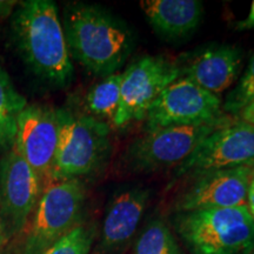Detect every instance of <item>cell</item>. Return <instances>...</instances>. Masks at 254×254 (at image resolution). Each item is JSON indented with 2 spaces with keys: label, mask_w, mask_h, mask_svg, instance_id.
Masks as SVG:
<instances>
[{
  "label": "cell",
  "mask_w": 254,
  "mask_h": 254,
  "mask_svg": "<svg viewBox=\"0 0 254 254\" xmlns=\"http://www.w3.org/2000/svg\"><path fill=\"white\" fill-rule=\"evenodd\" d=\"M123 72L107 75L90 88L85 98V106L90 116L113 124L120 103V85Z\"/></svg>",
  "instance_id": "obj_17"
},
{
  "label": "cell",
  "mask_w": 254,
  "mask_h": 254,
  "mask_svg": "<svg viewBox=\"0 0 254 254\" xmlns=\"http://www.w3.org/2000/svg\"><path fill=\"white\" fill-rule=\"evenodd\" d=\"M220 97L189 79L171 82L152 104L146 117V129L176 125H200L224 118Z\"/></svg>",
  "instance_id": "obj_8"
},
{
  "label": "cell",
  "mask_w": 254,
  "mask_h": 254,
  "mask_svg": "<svg viewBox=\"0 0 254 254\" xmlns=\"http://www.w3.org/2000/svg\"><path fill=\"white\" fill-rule=\"evenodd\" d=\"M134 254H180V249L170 227L160 219H154L139 236Z\"/></svg>",
  "instance_id": "obj_18"
},
{
  "label": "cell",
  "mask_w": 254,
  "mask_h": 254,
  "mask_svg": "<svg viewBox=\"0 0 254 254\" xmlns=\"http://www.w3.org/2000/svg\"><path fill=\"white\" fill-rule=\"evenodd\" d=\"M250 254H254V250H253V251H252V252H251Z\"/></svg>",
  "instance_id": "obj_26"
},
{
  "label": "cell",
  "mask_w": 254,
  "mask_h": 254,
  "mask_svg": "<svg viewBox=\"0 0 254 254\" xmlns=\"http://www.w3.org/2000/svg\"><path fill=\"white\" fill-rule=\"evenodd\" d=\"M247 207H249L250 213L254 218V179L251 180L249 193H247Z\"/></svg>",
  "instance_id": "obj_23"
},
{
  "label": "cell",
  "mask_w": 254,
  "mask_h": 254,
  "mask_svg": "<svg viewBox=\"0 0 254 254\" xmlns=\"http://www.w3.org/2000/svg\"><path fill=\"white\" fill-rule=\"evenodd\" d=\"M230 117L200 125H176L147 131L125 152V161L138 172L180 166L215 129L231 123Z\"/></svg>",
  "instance_id": "obj_6"
},
{
  "label": "cell",
  "mask_w": 254,
  "mask_h": 254,
  "mask_svg": "<svg viewBox=\"0 0 254 254\" xmlns=\"http://www.w3.org/2000/svg\"><path fill=\"white\" fill-rule=\"evenodd\" d=\"M63 28L69 56L97 77L117 73L134 47L131 28L98 5L68 4Z\"/></svg>",
  "instance_id": "obj_1"
},
{
  "label": "cell",
  "mask_w": 254,
  "mask_h": 254,
  "mask_svg": "<svg viewBox=\"0 0 254 254\" xmlns=\"http://www.w3.org/2000/svg\"><path fill=\"white\" fill-rule=\"evenodd\" d=\"M140 8L153 30L168 40L190 36L204 17L199 0H142Z\"/></svg>",
  "instance_id": "obj_15"
},
{
  "label": "cell",
  "mask_w": 254,
  "mask_h": 254,
  "mask_svg": "<svg viewBox=\"0 0 254 254\" xmlns=\"http://www.w3.org/2000/svg\"><path fill=\"white\" fill-rule=\"evenodd\" d=\"M26 106V99L0 67V151H8L13 146L19 116Z\"/></svg>",
  "instance_id": "obj_16"
},
{
  "label": "cell",
  "mask_w": 254,
  "mask_h": 254,
  "mask_svg": "<svg viewBox=\"0 0 254 254\" xmlns=\"http://www.w3.org/2000/svg\"><path fill=\"white\" fill-rule=\"evenodd\" d=\"M254 98V53L250 60L249 67L240 78L239 82L227 95V99L222 105V110L228 113L237 114Z\"/></svg>",
  "instance_id": "obj_20"
},
{
  "label": "cell",
  "mask_w": 254,
  "mask_h": 254,
  "mask_svg": "<svg viewBox=\"0 0 254 254\" xmlns=\"http://www.w3.org/2000/svg\"><path fill=\"white\" fill-rule=\"evenodd\" d=\"M147 201L148 190L140 187L117 192L107 207L99 241L92 254L122 253L138 230Z\"/></svg>",
  "instance_id": "obj_13"
},
{
  "label": "cell",
  "mask_w": 254,
  "mask_h": 254,
  "mask_svg": "<svg viewBox=\"0 0 254 254\" xmlns=\"http://www.w3.org/2000/svg\"><path fill=\"white\" fill-rule=\"evenodd\" d=\"M7 241L5 236V231H4V226H2V221H1V217H0V250L2 249L4 244Z\"/></svg>",
  "instance_id": "obj_24"
},
{
  "label": "cell",
  "mask_w": 254,
  "mask_h": 254,
  "mask_svg": "<svg viewBox=\"0 0 254 254\" xmlns=\"http://www.w3.org/2000/svg\"><path fill=\"white\" fill-rule=\"evenodd\" d=\"M43 190L36 171L12 146L0 160V217L6 239L26 228Z\"/></svg>",
  "instance_id": "obj_9"
},
{
  "label": "cell",
  "mask_w": 254,
  "mask_h": 254,
  "mask_svg": "<svg viewBox=\"0 0 254 254\" xmlns=\"http://www.w3.org/2000/svg\"><path fill=\"white\" fill-rule=\"evenodd\" d=\"M254 159V126L232 120L211 133L178 166L176 178L247 165Z\"/></svg>",
  "instance_id": "obj_10"
},
{
  "label": "cell",
  "mask_w": 254,
  "mask_h": 254,
  "mask_svg": "<svg viewBox=\"0 0 254 254\" xmlns=\"http://www.w3.org/2000/svg\"><path fill=\"white\" fill-rule=\"evenodd\" d=\"M85 186L80 179L50 183L43 190L20 254H44L81 224Z\"/></svg>",
  "instance_id": "obj_5"
},
{
  "label": "cell",
  "mask_w": 254,
  "mask_h": 254,
  "mask_svg": "<svg viewBox=\"0 0 254 254\" xmlns=\"http://www.w3.org/2000/svg\"><path fill=\"white\" fill-rule=\"evenodd\" d=\"M94 237L93 225L79 224L44 254H90Z\"/></svg>",
  "instance_id": "obj_19"
},
{
  "label": "cell",
  "mask_w": 254,
  "mask_h": 254,
  "mask_svg": "<svg viewBox=\"0 0 254 254\" xmlns=\"http://www.w3.org/2000/svg\"><path fill=\"white\" fill-rule=\"evenodd\" d=\"M58 112L59 141L50 183L80 179L97 172L111 151L110 125L90 114Z\"/></svg>",
  "instance_id": "obj_4"
},
{
  "label": "cell",
  "mask_w": 254,
  "mask_h": 254,
  "mask_svg": "<svg viewBox=\"0 0 254 254\" xmlns=\"http://www.w3.org/2000/svg\"><path fill=\"white\" fill-rule=\"evenodd\" d=\"M193 178V183L178 199V212L246 205L252 180L247 165L198 173Z\"/></svg>",
  "instance_id": "obj_12"
},
{
  "label": "cell",
  "mask_w": 254,
  "mask_h": 254,
  "mask_svg": "<svg viewBox=\"0 0 254 254\" xmlns=\"http://www.w3.org/2000/svg\"><path fill=\"white\" fill-rule=\"evenodd\" d=\"M174 226L192 254H250L254 218L247 205L178 212Z\"/></svg>",
  "instance_id": "obj_3"
},
{
  "label": "cell",
  "mask_w": 254,
  "mask_h": 254,
  "mask_svg": "<svg viewBox=\"0 0 254 254\" xmlns=\"http://www.w3.org/2000/svg\"><path fill=\"white\" fill-rule=\"evenodd\" d=\"M238 30H251L254 28V1L251 5V11L250 14L247 15L245 20H241L239 23H237Z\"/></svg>",
  "instance_id": "obj_22"
},
{
  "label": "cell",
  "mask_w": 254,
  "mask_h": 254,
  "mask_svg": "<svg viewBox=\"0 0 254 254\" xmlns=\"http://www.w3.org/2000/svg\"><path fill=\"white\" fill-rule=\"evenodd\" d=\"M12 30L21 58L38 78L62 87L71 82L74 68L55 2H21L13 15Z\"/></svg>",
  "instance_id": "obj_2"
},
{
  "label": "cell",
  "mask_w": 254,
  "mask_h": 254,
  "mask_svg": "<svg viewBox=\"0 0 254 254\" xmlns=\"http://www.w3.org/2000/svg\"><path fill=\"white\" fill-rule=\"evenodd\" d=\"M180 77L178 64L161 56H144L123 72L120 103L114 127L146 119L152 104L171 82Z\"/></svg>",
  "instance_id": "obj_7"
},
{
  "label": "cell",
  "mask_w": 254,
  "mask_h": 254,
  "mask_svg": "<svg viewBox=\"0 0 254 254\" xmlns=\"http://www.w3.org/2000/svg\"><path fill=\"white\" fill-rule=\"evenodd\" d=\"M243 64V51L233 45H212L193 53L183 66L180 77L213 94H219L233 84Z\"/></svg>",
  "instance_id": "obj_14"
},
{
  "label": "cell",
  "mask_w": 254,
  "mask_h": 254,
  "mask_svg": "<svg viewBox=\"0 0 254 254\" xmlns=\"http://www.w3.org/2000/svg\"><path fill=\"white\" fill-rule=\"evenodd\" d=\"M59 112L45 105H27L19 116L13 147L36 171L44 189L51 172L59 141Z\"/></svg>",
  "instance_id": "obj_11"
},
{
  "label": "cell",
  "mask_w": 254,
  "mask_h": 254,
  "mask_svg": "<svg viewBox=\"0 0 254 254\" xmlns=\"http://www.w3.org/2000/svg\"><path fill=\"white\" fill-rule=\"evenodd\" d=\"M241 120L254 126V98L240 111Z\"/></svg>",
  "instance_id": "obj_21"
},
{
  "label": "cell",
  "mask_w": 254,
  "mask_h": 254,
  "mask_svg": "<svg viewBox=\"0 0 254 254\" xmlns=\"http://www.w3.org/2000/svg\"><path fill=\"white\" fill-rule=\"evenodd\" d=\"M247 166H249L250 170H251V174H252V179H254V159H253V160H251L249 164H247Z\"/></svg>",
  "instance_id": "obj_25"
}]
</instances>
